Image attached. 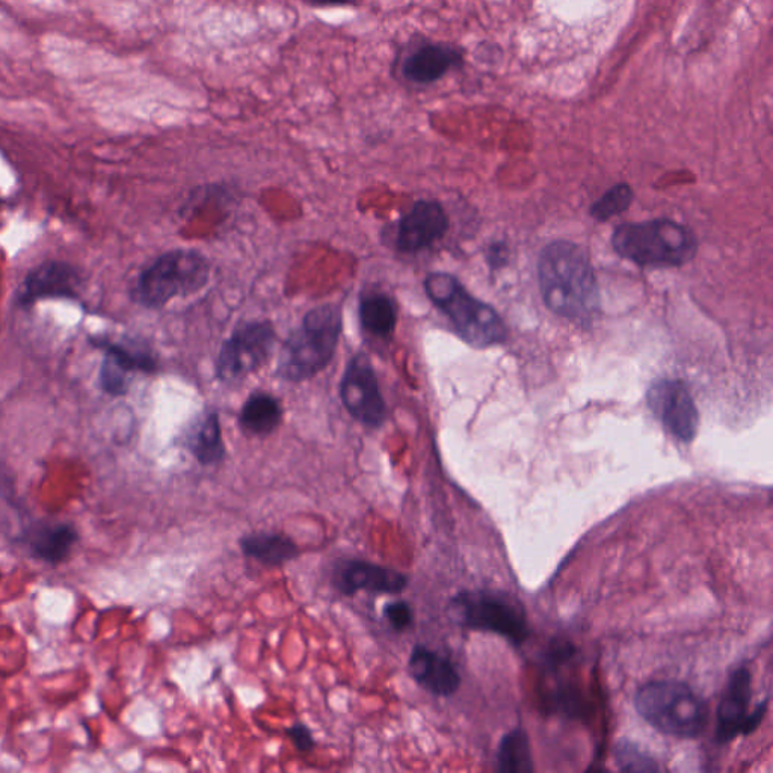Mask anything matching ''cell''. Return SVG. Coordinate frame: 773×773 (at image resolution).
<instances>
[{"label": "cell", "instance_id": "1", "mask_svg": "<svg viewBox=\"0 0 773 773\" xmlns=\"http://www.w3.org/2000/svg\"><path fill=\"white\" fill-rule=\"evenodd\" d=\"M539 289L551 312L570 321H591L599 312V284L588 256L579 245L555 240L543 249Z\"/></svg>", "mask_w": 773, "mask_h": 773}, {"label": "cell", "instance_id": "2", "mask_svg": "<svg viewBox=\"0 0 773 773\" xmlns=\"http://www.w3.org/2000/svg\"><path fill=\"white\" fill-rule=\"evenodd\" d=\"M342 329V310L337 305L310 310L286 341L277 375L289 383H302L316 376L334 358Z\"/></svg>", "mask_w": 773, "mask_h": 773}, {"label": "cell", "instance_id": "3", "mask_svg": "<svg viewBox=\"0 0 773 773\" xmlns=\"http://www.w3.org/2000/svg\"><path fill=\"white\" fill-rule=\"evenodd\" d=\"M425 290L469 345L489 347L505 342L506 326L496 310L470 294L451 273H431Z\"/></svg>", "mask_w": 773, "mask_h": 773}, {"label": "cell", "instance_id": "4", "mask_svg": "<svg viewBox=\"0 0 773 773\" xmlns=\"http://www.w3.org/2000/svg\"><path fill=\"white\" fill-rule=\"evenodd\" d=\"M621 257L641 266H681L697 255V237L669 219L624 224L612 237Z\"/></svg>", "mask_w": 773, "mask_h": 773}, {"label": "cell", "instance_id": "5", "mask_svg": "<svg viewBox=\"0 0 773 773\" xmlns=\"http://www.w3.org/2000/svg\"><path fill=\"white\" fill-rule=\"evenodd\" d=\"M211 261L192 249H175L151 264L135 288L139 304L159 309L179 297H191L211 280Z\"/></svg>", "mask_w": 773, "mask_h": 773}, {"label": "cell", "instance_id": "6", "mask_svg": "<svg viewBox=\"0 0 773 773\" xmlns=\"http://www.w3.org/2000/svg\"><path fill=\"white\" fill-rule=\"evenodd\" d=\"M636 709L649 726L676 738H695L707 722L705 702L680 681L648 683L636 695Z\"/></svg>", "mask_w": 773, "mask_h": 773}, {"label": "cell", "instance_id": "7", "mask_svg": "<svg viewBox=\"0 0 773 773\" xmlns=\"http://www.w3.org/2000/svg\"><path fill=\"white\" fill-rule=\"evenodd\" d=\"M462 625L522 642L529 633L522 604L502 592H462L452 601Z\"/></svg>", "mask_w": 773, "mask_h": 773}, {"label": "cell", "instance_id": "8", "mask_svg": "<svg viewBox=\"0 0 773 773\" xmlns=\"http://www.w3.org/2000/svg\"><path fill=\"white\" fill-rule=\"evenodd\" d=\"M276 342L271 322L243 323L221 347L216 375L223 383L243 382L271 359Z\"/></svg>", "mask_w": 773, "mask_h": 773}, {"label": "cell", "instance_id": "9", "mask_svg": "<svg viewBox=\"0 0 773 773\" xmlns=\"http://www.w3.org/2000/svg\"><path fill=\"white\" fill-rule=\"evenodd\" d=\"M341 398L347 412L364 427L379 428L386 420L387 407L378 376L366 354L354 355L347 364L341 384Z\"/></svg>", "mask_w": 773, "mask_h": 773}, {"label": "cell", "instance_id": "10", "mask_svg": "<svg viewBox=\"0 0 773 773\" xmlns=\"http://www.w3.org/2000/svg\"><path fill=\"white\" fill-rule=\"evenodd\" d=\"M648 405L657 419L676 439L689 443L697 436L699 415L685 383L664 379L649 388Z\"/></svg>", "mask_w": 773, "mask_h": 773}, {"label": "cell", "instance_id": "11", "mask_svg": "<svg viewBox=\"0 0 773 773\" xmlns=\"http://www.w3.org/2000/svg\"><path fill=\"white\" fill-rule=\"evenodd\" d=\"M752 698L751 674L747 668L734 670L723 693L718 713L719 742H730L736 736L750 734L764 715V706L750 713Z\"/></svg>", "mask_w": 773, "mask_h": 773}, {"label": "cell", "instance_id": "12", "mask_svg": "<svg viewBox=\"0 0 773 773\" xmlns=\"http://www.w3.org/2000/svg\"><path fill=\"white\" fill-rule=\"evenodd\" d=\"M449 218L439 202L420 200L399 221L396 248L400 253H419L432 247L445 235Z\"/></svg>", "mask_w": 773, "mask_h": 773}, {"label": "cell", "instance_id": "13", "mask_svg": "<svg viewBox=\"0 0 773 773\" xmlns=\"http://www.w3.org/2000/svg\"><path fill=\"white\" fill-rule=\"evenodd\" d=\"M334 584L342 594L367 591L372 594H398L408 584L407 576L366 560H345L337 567Z\"/></svg>", "mask_w": 773, "mask_h": 773}, {"label": "cell", "instance_id": "14", "mask_svg": "<svg viewBox=\"0 0 773 773\" xmlns=\"http://www.w3.org/2000/svg\"><path fill=\"white\" fill-rule=\"evenodd\" d=\"M408 669L421 687L437 697H451L460 687V674L455 666L427 646L416 645L412 648Z\"/></svg>", "mask_w": 773, "mask_h": 773}, {"label": "cell", "instance_id": "15", "mask_svg": "<svg viewBox=\"0 0 773 773\" xmlns=\"http://www.w3.org/2000/svg\"><path fill=\"white\" fill-rule=\"evenodd\" d=\"M461 61V53L451 46L427 44L407 56L402 64V75L411 84L429 85L457 68Z\"/></svg>", "mask_w": 773, "mask_h": 773}, {"label": "cell", "instance_id": "16", "mask_svg": "<svg viewBox=\"0 0 773 773\" xmlns=\"http://www.w3.org/2000/svg\"><path fill=\"white\" fill-rule=\"evenodd\" d=\"M77 532L67 523H35L26 532V543L35 558L58 563L72 551Z\"/></svg>", "mask_w": 773, "mask_h": 773}, {"label": "cell", "instance_id": "17", "mask_svg": "<svg viewBox=\"0 0 773 773\" xmlns=\"http://www.w3.org/2000/svg\"><path fill=\"white\" fill-rule=\"evenodd\" d=\"M77 284L76 272L64 264H46L32 272L23 284L22 300L35 301L46 297L73 294Z\"/></svg>", "mask_w": 773, "mask_h": 773}, {"label": "cell", "instance_id": "18", "mask_svg": "<svg viewBox=\"0 0 773 773\" xmlns=\"http://www.w3.org/2000/svg\"><path fill=\"white\" fill-rule=\"evenodd\" d=\"M154 362L149 355L133 353L121 346H109L108 358L101 371V384L105 390L120 395L128 387V374L132 371H153Z\"/></svg>", "mask_w": 773, "mask_h": 773}, {"label": "cell", "instance_id": "19", "mask_svg": "<svg viewBox=\"0 0 773 773\" xmlns=\"http://www.w3.org/2000/svg\"><path fill=\"white\" fill-rule=\"evenodd\" d=\"M359 321L363 330L379 341L390 339L398 322L395 301L383 292L363 294L359 301Z\"/></svg>", "mask_w": 773, "mask_h": 773}, {"label": "cell", "instance_id": "20", "mask_svg": "<svg viewBox=\"0 0 773 773\" xmlns=\"http://www.w3.org/2000/svg\"><path fill=\"white\" fill-rule=\"evenodd\" d=\"M283 420V408L273 396L265 391H256L249 396L240 411V428L249 436H269L280 427Z\"/></svg>", "mask_w": 773, "mask_h": 773}, {"label": "cell", "instance_id": "21", "mask_svg": "<svg viewBox=\"0 0 773 773\" xmlns=\"http://www.w3.org/2000/svg\"><path fill=\"white\" fill-rule=\"evenodd\" d=\"M187 449L203 465L216 464L223 460L226 449L216 412H207L195 421L187 436Z\"/></svg>", "mask_w": 773, "mask_h": 773}, {"label": "cell", "instance_id": "22", "mask_svg": "<svg viewBox=\"0 0 773 773\" xmlns=\"http://www.w3.org/2000/svg\"><path fill=\"white\" fill-rule=\"evenodd\" d=\"M240 548L248 558L259 560L269 567H280L297 558L300 550L297 544L283 535L255 534L240 539Z\"/></svg>", "mask_w": 773, "mask_h": 773}, {"label": "cell", "instance_id": "23", "mask_svg": "<svg viewBox=\"0 0 773 773\" xmlns=\"http://www.w3.org/2000/svg\"><path fill=\"white\" fill-rule=\"evenodd\" d=\"M498 771L530 772V744L523 731H513L506 736L498 750Z\"/></svg>", "mask_w": 773, "mask_h": 773}, {"label": "cell", "instance_id": "24", "mask_svg": "<svg viewBox=\"0 0 773 773\" xmlns=\"http://www.w3.org/2000/svg\"><path fill=\"white\" fill-rule=\"evenodd\" d=\"M633 196L635 195H633L632 187L629 185L621 183V185L613 186L612 190H609L606 194L601 196L599 202L592 204V218L608 221L615 215L623 214L632 204Z\"/></svg>", "mask_w": 773, "mask_h": 773}, {"label": "cell", "instance_id": "25", "mask_svg": "<svg viewBox=\"0 0 773 773\" xmlns=\"http://www.w3.org/2000/svg\"><path fill=\"white\" fill-rule=\"evenodd\" d=\"M616 754L618 763L624 771H657L658 769L654 760L648 759L644 752L637 750L632 743H624L618 747Z\"/></svg>", "mask_w": 773, "mask_h": 773}, {"label": "cell", "instance_id": "26", "mask_svg": "<svg viewBox=\"0 0 773 773\" xmlns=\"http://www.w3.org/2000/svg\"><path fill=\"white\" fill-rule=\"evenodd\" d=\"M384 616L391 627L402 632V630L410 627L412 624V611L405 601H395V603L387 604L384 608Z\"/></svg>", "mask_w": 773, "mask_h": 773}, {"label": "cell", "instance_id": "27", "mask_svg": "<svg viewBox=\"0 0 773 773\" xmlns=\"http://www.w3.org/2000/svg\"><path fill=\"white\" fill-rule=\"evenodd\" d=\"M288 734L298 751L307 752L312 750L314 747L312 731H310L309 728L301 726V723L289 728Z\"/></svg>", "mask_w": 773, "mask_h": 773}, {"label": "cell", "instance_id": "28", "mask_svg": "<svg viewBox=\"0 0 773 773\" xmlns=\"http://www.w3.org/2000/svg\"><path fill=\"white\" fill-rule=\"evenodd\" d=\"M313 7H341L354 2V0H307Z\"/></svg>", "mask_w": 773, "mask_h": 773}]
</instances>
